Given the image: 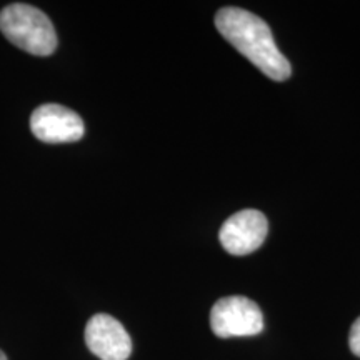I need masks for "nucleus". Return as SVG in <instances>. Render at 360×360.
Segmentation results:
<instances>
[{"mask_svg": "<svg viewBox=\"0 0 360 360\" xmlns=\"http://www.w3.org/2000/svg\"><path fill=\"white\" fill-rule=\"evenodd\" d=\"M215 27L227 42L269 79L282 82L290 77L289 60L278 51L267 22L255 13L238 7H224L215 15Z\"/></svg>", "mask_w": 360, "mask_h": 360, "instance_id": "nucleus-1", "label": "nucleus"}, {"mask_svg": "<svg viewBox=\"0 0 360 360\" xmlns=\"http://www.w3.org/2000/svg\"><path fill=\"white\" fill-rule=\"evenodd\" d=\"M0 30L13 45L32 56L47 57L56 52L57 34L51 19L37 7L11 4L0 12Z\"/></svg>", "mask_w": 360, "mask_h": 360, "instance_id": "nucleus-2", "label": "nucleus"}, {"mask_svg": "<svg viewBox=\"0 0 360 360\" xmlns=\"http://www.w3.org/2000/svg\"><path fill=\"white\" fill-rule=\"evenodd\" d=\"M210 327L220 339L252 337L264 330L262 310L247 297H224L210 310Z\"/></svg>", "mask_w": 360, "mask_h": 360, "instance_id": "nucleus-3", "label": "nucleus"}, {"mask_svg": "<svg viewBox=\"0 0 360 360\" xmlns=\"http://www.w3.org/2000/svg\"><path fill=\"white\" fill-rule=\"evenodd\" d=\"M269 222L260 210L245 209L225 220L219 232L220 244L229 254L247 255L264 244Z\"/></svg>", "mask_w": 360, "mask_h": 360, "instance_id": "nucleus-4", "label": "nucleus"}, {"mask_svg": "<svg viewBox=\"0 0 360 360\" xmlns=\"http://www.w3.org/2000/svg\"><path fill=\"white\" fill-rule=\"evenodd\" d=\"M30 130L47 143L77 142L84 137V120L74 110L57 103H45L30 117Z\"/></svg>", "mask_w": 360, "mask_h": 360, "instance_id": "nucleus-5", "label": "nucleus"}, {"mask_svg": "<svg viewBox=\"0 0 360 360\" xmlns=\"http://www.w3.org/2000/svg\"><path fill=\"white\" fill-rule=\"evenodd\" d=\"M85 344L101 360H127L132 354V339L109 314H97L87 322Z\"/></svg>", "mask_w": 360, "mask_h": 360, "instance_id": "nucleus-6", "label": "nucleus"}, {"mask_svg": "<svg viewBox=\"0 0 360 360\" xmlns=\"http://www.w3.org/2000/svg\"><path fill=\"white\" fill-rule=\"evenodd\" d=\"M349 345H350V350H352V354L360 357V317L354 322L352 328H350Z\"/></svg>", "mask_w": 360, "mask_h": 360, "instance_id": "nucleus-7", "label": "nucleus"}, {"mask_svg": "<svg viewBox=\"0 0 360 360\" xmlns=\"http://www.w3.org/2000/svg\"><path fill=\"white\" fill-rule=\"evenodd\" d=\"M0 360H7V355L2 352V350H0Z\"/></svg>", "mask_w": 360, "mask_h": 360, "instance_id": "nucleus-8", "label": "nucleus"}]
</instances>
